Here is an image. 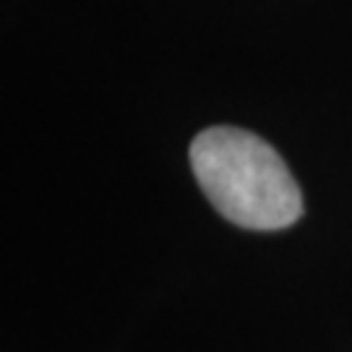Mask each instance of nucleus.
<instances>
[{
	"instance_id": "f257e3e1",
	"label": "nucleus",
	"mask_w": 352,
	"mask_h": 352,
	"mask_svg": "<svg viewBox=\"0 0 352 352\" xmlns=\"http://www.w3.org/2000/svg\"><path fill=\"white\" fill-rule=\"evenodd\" d=\"M190 167L212 206L245 230H285L302 214V193L285 160L251 131L214 126L190 144Z\"/></svg>"
}]
</instances>
